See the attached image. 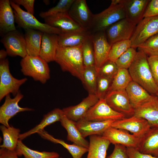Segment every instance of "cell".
I'll return each instance as SVG.
<instances>
[{"label": "cell", "instance_id": "45", "mask_svg": "<svg viewBox=\"0 0 158 158\" xmlns=\"http://www.w3.org/2000/svg\"><path fill=\"white\" fill-rule=\"evenodd\" d=\"M158 16V0L150 1L146 8L144 18Z\"/></svg>", "mask_w": 158, "mask_h": 158}, {"label": "cell", "instance_id": "15", "mask_svg": "<svg viewBox=\"0 0 158 158\" xmlns=\"http://www.w3.org/2000/svg\"><path fill=\"white\" fill-rule=\"evenodd\" d=\"M114 145L119 144L126 147L136 148L140 138L125 130L111 127L101 135Z\"/></svg>", "mask_w": 158, "mask_h": 158}, {"label": "cell", "instance_id": "2", "mask_svg": "<svg viewBox=\"0 0 158 158\" xmlns=\"http://www.w3.org/2000/svg\"><path fill=\"white\" fill-rule=\"evenodd\" d=\"M54 61L63 71L70 73L82 81L84 69L81 46L57 47Z\"/></svg>", "mask_w": 158, "mask_h": 158}, {"label": "cell", "instance_id": "11", "mask_svg": "<svg viewBox=\"0 0 158 158\" xmlns=\"http://www.w3.org/2000/svg\"><path fill=\"white\" fill-rule=\"evenodd\" d=\"M104 99L113 109L124 114L126 117L134 115L135 109L131 104L125 90L111 91Z\"/></svg>", "mask_w": 158, "mask_h": 158}, {"label": "cell", "instance_id": "23", "mask_svg": "<svg viewBox=\"0 0 158 158\" xmlns=\"http://www.w3.org/2000/svg\"><path fill=\"white\" fill-rule=\"evenodd\" d=\"M136 149L143 153L158 157V128H151L140 138Z\"/></svg>", "mask_w": 158, "mask_h": 158}, {"label": "cell", "instance_id": "19", "mask_svg": "<svg viewBox=\"0 0 158 158\" xmlns=\"http://www.w3.org/2000/svg\"><path fill=\"white\" fill-rule=\"evenodd\" d=\"M45 23L59 28L62 33H67L85 30L75 22L68 12L59 13L44 19Z\"/></svg>", "mask_w": 158, "mask_h": 158}, {"label": "cell", "instance_id": "37", "mask_svg": "<svg viewBox=\"0 0 158 158\" xmlns=\"http://www.w3.org/2000/svg\"><path fill=\"white\" fill-rule=\"evenodd\" d=\"M130 40L116 42L111 46L107 60L115 62L117 59L128 49L131 47Z\"/></svg>", "mask_w": 158, "mask_h": 158}, {"label": "cell", "instance_id": "20", "mask_svg": "<svg viewBox=\"0 0 158 158\" xmlns=\"http://www.w3.org/2000/svg\"><path fill=\"white\" fill-rule=\"evenodd\" d=\"M115 120L97 121L82 120L75 122L77 128L84 138L92 135H102L108 128L111 127Z\"/></svg>", "mask_w": 158, "mask_h": 158}, {"label": "cell", "instance_id": "33", "mask_svg": "<svg viewBox=\"0 0 158 158\" xmlns=\"http://www.w3.org/2000/svg\"><path fill=\"white\" fill-rule=\"evenodd\" d=\"M19 156L23 155L25 158H56L59 154L54 152H40L31 149L19 140L16 149Z\"/></svg>", "mask_w": 158, "mask_h": 158}, {"label": "cell", "instance_id": "35", "mask_svg": "<svg viewBox=\"0 0 158 158\" xmlns=\"http://www.w3.org/2000/svg\"><path fill=\"white\" fill-rule=\"evenodd\" d=\"M132 80L128 69L119 68L116 75L113 80L110 91L125 90Z\"/></svg>", "mask_w": 158, "mask_h": 158}, {"label": "cell", "instance_id": "36", "mask_svg": "<svg viewBox=\"0 0 158 158\" xmlns=\"http://www.w3.org/2000/svg\"><path fill=\"white\" fill-rule=\"evenodd\" d=\"M81 50L84 67L95 66V58L91 35L81 46Z\"/></svg>", "mask_w": 158, "mask_h": 158}, {"label": "cell", "instance_id": "1", "mask_svg": "<svg viewBox=\"0 0 158 158\" xmlns=\"http://www.w3.org/2000/svg\"><path fill=\"white\" fill-rule=\"evenodd\" d=\"M128 70L133 81L137 83L151 95L158 96V86L153 77L147 56L138 50Z\"/></svg>", "mask_w": 158, "mask_h": 158}, {"label": "cell", "instance_id": "24", "mask_svg": "<svg viewBox=\"0 0 158 158\" xmlns=\"http://www.w3.org/2000/svg\"><path fill=\"white\" fill-rule=\"evenodd\" d=\"M9 0H0V30L1 34L16 30L13 10Z\"/></svg>", "mask_w": 158, "mask_h": 158}, {"label": "cell", "instance_id": "3", "mask_svg": "<svg viewBox=\"0 0 158 158\" xmlns=\"http://www.w3.org/2000/svg\"><path fill=\"white\" fill-rule=\"evenodd\" d=\"M125 18V12L121 5L110 4L108 8L102 12L94 14L87 30L91 34L99 31H105L113 24Z\"/></svg>", "mask_w": 158, "mask_h": 158}, {"label": "cell", "instance_id": "52", "mask_svg": "<svg viewBox=\"0 0 158 158\" xmlns=\"http://www.w3.org/2000/svg\"><path fill=\"white\" fill-rule=\"evenodd\" d=\"M157 99H158V96H157Z\"/></svg>", "mask_w": 158, "mask_h": 158}, {"label": "cell", "instance_id": "9", "mask_svg": "<svg viewBox=\"0 0 158 158\" xmlns=\"http://www.w3.org/2000/svg\"><path fill=\"white\" fill-rule=\"evenodd\" d=\"M136 25L125 18L109 26L105 31L109 44L112 45L118 42L130 40Z\"/></svg>", "mask_w": 158, "mask_h": 158}, {"label": "cell", "instance_id": "27", "mask_svg": "<svg viewBox=\"0 0 158 158\" xmlns=\"http://www.w3.org/2000/svg\"><path fill=\"white\" fill-rule=\"evenodd\" d=\"M89 139L86 158H106L110 142L101 135L90 136Z\"/></svg>", "mask_w": 158, "mask_h": 158}, {"label": "cell", "instance_id": "28", "mask_svg": "<svg viewBox=\"0 0 158 158\" xmlns=\"http://www.w3.org/2000/svg\"><path fill=\"white\" fill-rule=\"evenodd\" d=\"M60 122L67 132V139L68 141L77 145L88 148L89 142L82 136L75 122L69 119L63 113Z\"/></svg>", "mask_w": 158, "mask_h": 158}, {"label": "cell", "instance_id": "12", "mask_svg": "<svg viewBox=\"0 0 158 158\" xmlns=\"http://www.w3.org/2000/svg\"><path fill=\"white\" fill-rule=\"evenodd\" d=\"M23 97L20 90L13 98L11 97L10 94L5 97V102L0 107V123L3 125L8 127L10 126L9 120L17 113L33 110L31 108L19 106L18 103Z\"/></svg>", "mask_w": 158, "mask_h": 158}, {"label": "cell", "instance_id": "6", "mask_svg": "<svg viewBox=\"0 0 158 158\" xmlns=\"http://www.w3.org/2000/svg\"><path fill=\"white\" fill-rule=\"evenodd\" d=\"M27 78L18 79L10 72L8 59L0 61V101L7 95L11 93L15 96L20 91V86L25 83Z\"/></svg>", "mask_w": 158, "mask_h": 158}, {"label": "cell", "instance_id": "49", "mask_svg": "<svg viewBox=\"0 0 158 158\" xmlns=\"http://www.w3.org/2000/svg\"><path fill=\"white\" fill-rule=\"evenodd\" d=\"M8 55L6 50L1 49L0 50V60H1L6 59L7 55Z\"/></svg>", "mask_w": 158, "mask_h": 158}, {"label": "cell", "instance_id": "29", "mask_svg": "<svg viewBox=\"0 0 158 158\" xmlns=\"http://www.w3.org/2000/svg\"><path fill=\"white\" fill-rule=\"evenodd\" d=\"M25 30L24 37L27 55L34 56H39L44 33L31 29Z\"/></svg>", "mask_w": 158, "mask_h": 158}, {"label": "cell", "instance_id": "32", "mask_svg": "<svg viewBox=\"0 0 158 158\" xmlns=\"http://www.w3.org/2000/svg\"><path fill=\"white\" fill-rule=\"evenodd\" d=\"M2 133L3 141L0 147L14 150L16 149L20 134V130L13 126L8 127L2 125L0 127Z\"/></svg>", "mask_w": 158, "mask_h": 158}, {"label": "cell", "instance_id": "38", "mask_svg": "<svg viewBox=\"0 0 158 158\" xmlns=\"http://www.w3.org/2000/svg\"><path fill=\"white\" fill-rule=\"evenodd\" d=\"M138 48L149 57L158 56V33L149 38Z\"/></svg>", "mask_w": 158, "mask_h": 158}, {"label": "cell", "instance_id": "13", "mask_svg": "<svg viewBox=\"0 0 158 158\" xmlns=\"http://www.w3.org/2000/svg\"><path fill=\"white\" fill-rule=\"evenodd\" d=\"M1 42L9 56H19L23 58L27 54L24 37L16 30L4 35Z\"/></svg>", "mask_w": 158, "mask_h": 158}, {"label": "cell", "instance_id": "43", "mask_svg": "<svg viewBox=\"0 0 158 158\" xmlns=\"http://www.w3.org/2000/svg\"><path fill=\"white\" fill-rule=\"evenodd\" d=\"M107 158H129L127 147L120 145H114L112 152Z\"/></svg>", "mask_w": 158, "mask_h": 158}, {"label": "cell", "instance_id": "17", "mask_svg": "<svg viewBox=\"0 0 158 158\" xmlns=\"http://www.w3.org/2000/svg\"><path fill=\"white\" fill-rule=\"evenodd\" d=\"M95 94H89L78 104L63 108L64 115L75 122L83 120L89 110L99 100Z\"/></svg>", "mask_w": 158, "mask_h": 158}, {"label": "cell", "instance_id": "5", "mask_svg": "<svg viewBox=\"0 0 158 158\" xmlns=\"http://www.w3.org/2000/svg\"><path fill=\"white\" fill-rule=\"evenodd\" d=\"M13 9L15 22L18 26L25 30L31 29L40 31L43 33L59 35L62 32L59 28L40 22L33 15L22 9L20 6L10 1Z\"/></svg>", "mask_w": 158, "mask_h": 158}, {"label": "cell", "instance_id": "14", "mask_svg": "<svg viewBox=\"0 0 158 158\" xmlns=\"http://www.w3.org/2000/svg\"><path fill=\"white\" fill-rule=\"evenodd\" d=\"M68 13L83 28L87 30L88 29L94 14L90 10L85 0H75Z\"/></svg>", "mask_w": 158, "mask_h": 158}, {"label": "cell", "instance_id": "21", "mask_svg": "<svg viewBox=\"0 0 158 158\" xmlns=\"http://www.w3.org/2000/svg\"><path fill=\"white\" fill-rule=\"evenodd\" d=\"M125 90L130 103L135 109L157 97L150 94L142 86L133 80Z\"/></svg>", "mask_w": 158, "mask_h": 158}, {"label": "cell", "instance_id": "48", "mask_svg": "<svg viewBox=\"0 0 158 158\" xmlns=\"http://www.w3.org/2000/svg\"><path fill=\"white\" fill-rule=\"evenodd\" d=\"M19 154L16 150H11L4 148L0 149V158H18Z\"/></svg>", "mask_w": 158, "mask_h": 158}, {"label": "cell", "instance_id": "25", "mask_svg": "<svg viewBox=\"0 0 158 158\" xmlns=\"http://www.w3.org/2000/svg\"><path fill=\"white\" fill-rule=\"evenodd\" d=\"M58 35L44 33L39 56L47 63L54 61L58 45Z\"/></svg>", "mask_w": 158, "mask_h": 158}, {"label": "cell", "instance_id": "31", "mask_svg": "<svg viewBox=\"0 0 158 158\" xmlns=\"http://www.w3.org/2000/svg\"><path fill=\"white\" fill-rule=\"evenodd\" d=\"M42 138L55 143L59 144L66 148L73 158H82V156L88 151V148L75 144H68L63 140L57 139L49 134L44 130L37 132Z\"/></svg>", "mask_w": 158, "mask_h": 158}, {"label": "cell", "instance_id": "42", "mask_svg": "<svg viewBox=\"0 0 158 158\" xmlns=\"http://www.w3.org/2000/svg\"><path fill=\"white\" fill-rule=\"evenodd\" d=\"M118 69L115 62L107 60L98 69V75L113 79Z\"/></svg>", "mask_w": 158, "mask_h": 158}, {"label": "cell", "instance_id": "4", "mask_svg": "<svg viewBox=\"0 0 158 158\" xmlns=\"http://www.w3.org/2000/svg\"><path fill=\"white\" fill-rule=\"evenodd\" d=\"M21 71L25 76L45 84L50 78V71L48 63L39 56L27 55L20 61Z\"/></svg>", "mask_w": 158, "mask_h": 158}, {"label": "cell", "instance_id": "30", "mask_svg": "<svg viewBox=\"0 0 158 158\" xmlns=\"http://www.w3.org/2000/svg\"><path fill=\"white\" fill-rule=\"evenodd\" d=\"M63 114L62 109L55 108L44 115L41 122L33 128L19 135V140H22L26 137L37 132L40 130H44L47 126L57 121H60Z\"/></svg>", "mask_w": 158, "mask_h": 158}, {"label": "cell", "instance_id": "26", "mask_svg": "<svg viewBox=\"0 0 158 158\" xmlns=\"http://www.w3.org/2000/svg\"><path fill=\"white\" fill-rule=\"evenodd\" d=\"M91 35L87 30L62 33L58 35V44L66 47L80 46Z\"/></svg>", "mask_w": 158, "mask_h": 158}, {"label": "cell", "instance_id": "51", "mask_svg": "<svg viewBox=\"0 0 158 158\" xmlns=\"http://www.w3.org/2000/svg\"><path fill=\"white\" fill-rule=\"evenodd\" d=\"M56 158H62L61 157H57Z\"/></svg>", "mask_w": 158, "mask_h": 158}, {"label": "cell", "instance_id": "39", "mask_svg": "<svg viewBox=\"0 0 158 158\" xmlns=\"http://www.w3.org/2000/svg\"><path fill=\"white\" fill-rule=\"evenodd\" d=\"M74 1L60 0L56 6L47 11L41 12L39 16L42 18L44 19L58 13L68 12Z\"/></svg>", "mask_w": 158, "mask_h": 158}, {"label": "cell", "instance_id": "10", "mask_svg": "<svg viewBox=\"0 0 158 158\" xmlns=\"http://www.w3.org/2000/svg\"><path fill=\"white\" fill-rule=\"evenodd\" d=\"M111 127L130 132L139 138L152 128L145 119L134 115L114 121Z\"/></svg>", "mask_w": 158, "mask_h": 158}, {"label": "cell", "instance_id": "8", "mask_svg": "<svg viewBox=\"0 0 158 158\" xmlns=\"http://www.w3.org/2000/svg\"><path fill=\"white\" fill-rule=\"evenodd\" d=\"M125 117H126L124 114L113 109L105 99H101L89 110L83 120L102 121H116Z\"/></svg>", "mask_w": 158, "mask_h": 158}, {"label": "cell", "instance_id": "46", "mask_svg": "<svg viewBox=\"0 0 158 158\" xmlns=\"http://www.w3.org/2000/svg\"><path fill=\"white\" fill-rule=\"evenodd\" d=\"M14 3L20 6H23L28 12L33 15L34 14V0H12Z\"/></svg>", "mask_w": 158, "mask_h": 158}, {"label": "cell", "instance_id": "34", "mask_svg": "<svg viewBox=\"0 0 158 158\" xmlns=\"http://www.w3.org/2000/svg\"><path fill=\"white\" fill-rule=\"evenodd\" d=\"M98 73L95 65L84 67L82 82L89 94L96 95Z\"/></svg>", "mask_w": 158, "mask_h": 158}, {"label": "cell", "instance_id": "41", "mask_svg": "<svg viewBox=\"0 0 158 158\" xmlns=\"http://www.w3.org/2000/svg\"><path fill=\"white\" fill-rule=\"evenodd\" d=\"M113 80L98 75L96 95L99 99H104L110 92Z\"/></svg>", "mask_w": 158, "mask_h": 158}, {"label": "cell", "instance_id": "40", "mask_svg": "<svg viewBox=\"0 0 158 158\" xmlns=\"http://www.w3.org/2000/svg\"><path fill=\"white\" fill-rule=\"evenodd\" d=\"M135 49L129 48L117 59L115 62L119 68L128 69L136 56L137 51Z\"/></svg>", "mask_w": 158, "mask_h": 158}, {"label": "cell", "instance_id": "44", "mask_svg": "<svg viewBox=\"0 0 158 158\" xmlns=\"http://www.w3.org/2000/svg\"><path fill=\"white\" fill-rule=\"evenodd\" d=\"M148 61L153 77L158 86V56L148 57Z\"/></svg>", "mask_w": 158, "mask_h": 158}, {"label": "cell", "instance_id": "22", "mask_svg": "<svg viewBox=\"0 0 158 158\" xmlns=\"http://www.w3.org/2000/svg\"><path fill=\"white\" fill-rule=\"evenodd\" d=\"M134 115L145 119L152 128H158V99H153L135 109Z\"/></svg>", "mask_w": 158, "mask_h": 158}, {"label": "cell", "instance_id": "50", "mask_svg": "<svg viewBox=\"0 0 158 158\" xmlns=\"http://www.w3.org/2000/svg\"><path fill=\"white\" fill-rule=\"evenodd\" d=\"M44 1V3L46 4H48L49 3V1H48V0H46V1Z\"/></svg>", "mask_w": 158, "mask_h": 158}, {"label": "cell", "instance_id": "7", "mask_svg": "<svg viewBox=\"0 0 158 158\" xmlns=\"http://www.w3.org/2000/svg\"><path fill=\"white\" fill-rule=\"evenodd\" d=\"M158 33V16L145 17L136 25L130 40L136 48L150 37Z\"/></svg>", "mask_w": 158, "mask_h": 158}, {"label": "cell", "instance_id": "18", "mask_svg": "<svg viewBox=\"0 0 158 158\" xmlns=\"http://www.w3.org/2000/svg\"><path fill=\"white\" fill-rule=\"evenodd\" d=\"M149 0H119L118 4L123 7L126 18L137 25L144 18Z\"/></svg>", "mask_w": 158, "mask_h": 158}, {"label": "cell", "instance_id": "16", "mask_svg": "<svg viewBox=\"0 0 158 158\" xmlns=\"http://www.w3.org/2000/svg\"><path fill=\"white\" fill-rule=\"evenodd\" d=\"M93 43L95 66L97 71L107 60L111 45L108 42L105 31L97 32L91 34Z\"/></svg>", "mask_w": 158, "mask_h": 158}, {"label": "cell", "instance_id": "47", "mask_svg": "<svg viewBox=\"0 0 158 158\" xmlns=\"http://www.w3.org/2000/svg\"><path fill=\"white\" fill-rule=\"evenodd\" d=\"M129 158H158V157L143 153L137 149L132 147H127Z\"/></svg>", "mask_w": 158, "mask_h": 158}]
</instances>
